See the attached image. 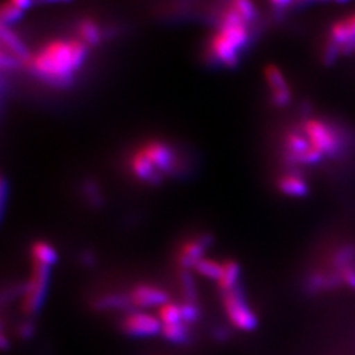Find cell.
Segmentation results:
<instances>
[{
    "label": "cell",
    "mask_w": 355,
    "mask_h": 355,
    "mask_svg": "<svg viewBox=\"0 0 355 355\" xmlns=\"http://www.w3.org/2000/svg\"><path fill=\"white\" fill-rule=\"evenodd\" d=\"M51 267L32 262V272L29 279L23 284L21 311L31 318L37 315L45 303L51 284Z\"/></svg>",
    "instance_id": "cell-3"
},
{
    "label": "cell",
    "mask_w": 355,
    "mask_h": 355,
    "mask_svg": "<svg viewBox=\"0 0 355 355\" xmlns=\"http://www.w3.org/2000/svg\"><path fill=\"white\" fill-rule=\"evenodd\" d=\"M157 316L162 322V325H168V324H175V322L183 321L180 304L174 303V302H168L165 305H162L161 308H158Z\"/></svg>",
    "instance_id": "cell-23"
},
{
    "label": "cell",
    "mask_w": 355,
    "mask_h": 355,
    "mask_svg": "<svg viewBox=\"0 0 355 355\" xmlns=\"http://www.w3.org/2000/svg\"><path fill=\"white\" fill-rule=\"evenodd\" d=\"M223 309L232 327L242 331H253L258 327V316L248 303L241 284L230 291L220 292Z\"/></svg>",
    "instance_id": "cell-4"
},
{
    "label": "cell",
    "mask_w": 355,
    "mask_h": 355,
    "mask_svg": "<svg viewBox=\"0 0 355 355\" xmlns=\"http://www.w3.org/2000/svg\"><path fill=\"white\" fill-rule=\"evenodd\" d=\"M128 168L135 179L146 184L157 186L165 179L157 171V168L153 166L152 162L148 159V157L142 153L140 148L135 149L129 154Z\"/></svg>",
    "instance_id": "cell-13"
},
{
    "label": "cell",
    "mask_w": 355,
    "mask_h": 355,
    "mask_svg": "<svg viewBox=\"0 0 355 355\" xmlns=\"http://www.w3.org/2000/svg\"><path fill=\"white\" fill-rule=\"evenodd\" d=\"M32 262H37L44 266L53 267L58 261V253L51 242L38 240L31 246Z\"/></svg>",
    "instance_id": "cell-18"
},
{
    "label": "cell",
    "mask_w": 355,
    "mask_h": 355,
    "mask_svg": "<svg viewBox=\"0 0 355 355\" xmlns=\"http://www.w3.org/2000/svg\"><path fill=\"white\" fill-rule=\"evenodd\" d=\"M240 275H241V266L234 259H227L223 262V274L220 279L216 282L217 288L220 292L230 291L232 288L240 284Z\"/></svg>",
    "instance_id": "cell-17"
},
{
    "label": "cell",
    "mask_w": 355,
    "mask_h": 355,
    "mask_svg": "<svg viewBox=\"0 0 355 355\" xmlns=\"http://www.w3.org/2000/svg\"><path fill=\"white\" fill-rule=\"evenodd\" d=\"M296 1L304 3V1H313V0H296ZM318 1H324V0H318ZM330 1H337V3H345V1H347V0H330Z\"/></svg>",
    "instance_id": "cell-33"
},
{
    "label": "cell",
    "mask_w": 355,
    "mask_h": 355,
    "mask_svg": "<svg viewBox=\"0 0 355 355\" xmlns=\"http://www.w3.org/2000/svg\"><path fill=\"white\" fill-rule=\"evenodd\" d=\"M76 37L79 38L89 49L99 46L104 40L102 26L92 17H85L76 26Z\"/></svg>",
    "instance_id": "cell-15"
},
{
    "label": "cell",
    "mask_w": 355,
    "mask_h": 355,
    "mask_svg": "<svg viewBox=\"0 0 355 355\" xmlns=\"http://www.w3.org/2000/svg\"><path fill=\"white\" fill-rule=\"evenodd\" d=\"M212 334H214V338L217 341H227L228 338H230V330L224 327H216Z\"/></svg>",
    "instance_id": "cell-29"
},
{
    "label": "cell",
    "mask_w": 355,
    "mask_h": 355,
    "mask_svg": "<svg viewBox=\"0 0 355 355\" xmlns=\"http://www.w3.org/2000/svg\"><path fill=\"white\" fill-rule=\"evenodd\" d=\"M193 271L205 279L217 282L223 274V263L216 259H212V258L204 257L195 265Z\"/></svg>",
    "instance_id": "cell-20"
},
{
    "label": "cell",
    "mask_w": 355,
    "mask_h": 355,
    "mask_svg": "<svg viewBox=\"0 0 355 355\" xmlns=\"http://www.w3.org/2000/svg\"><path fill=\"white\" fill-rule=\"evenodd\" d=\"M211 234H202L183 242L177 254V263L180 270H193L195 265L204 258L207 249L212 245Z\"/></svg>",
    "instance_id": "cell-11"
},
{
    "label": "cell",
    "mask_w": 355,
    "mask_h": 355,
    "mask_svg": "<svg viewBox=\"0 0 355 355\" xmlns=\"http://www.w3.org/2000/svg\"><path fill=\"white\" fill-rule=\"evenodd\" d=\"M252 40V24L243 20L225 3L217 13L215 31L211 35L207 53L215 64L234 67L240 62L242 51Z\"/></svg>",
    "instance_id": "cell-2"
},
{
    "label": "cell",
    "mask_w": 355,
    "mask_h": 355,
    "mask_svg": "<svg viewBox=\"0 0 355 355\" xmlns=\"http://www.w3.org/2000/svg\"><path fill=\"white\" fill-rule=\"evenodd\" d=\"M265 80L272 103L277 107H287L291 103V87L284 73L277 64H268L265 67Z\"/></svg>",
    "instance_id": "cell-12"
},
{
    "label": "cell",
    "mask_w": 355,
    "mask_h": 355,
    "mask_svg": "<svg viewBox=\"0 0 355 355\" xmlns=\"http://www.w3.org/2000/svg\"><path fill=\"white\" fill-rule=\"evenodd\" d=\"M133 308L140 311L150 308H161L170 302L168 292L152 283H139L128 292Z\"/></svg>",
    "instance_id": "cell-10"
},
{
    "label": "cell",
    "mask_w": 355,
    "mask_h": 355,
    "mask_svg": "<svg viewBox=\"0 0 355 355\" xmlns=\"http://www.w3.org/2000/svg\"><path fill=\"white\" fill-rule=\"evenodd\" d=\"M179 283H180V291H182V296H183V302L198 303L199 292H198V287H196V282L193 279L190 270H180Z\"/></svg>",
    "instance_id": "cell-21"
},
{
    "label": "cell",
    "mask_w": 355,
    "mask_h": 355,
    "mask_svg": "<svg viewBox=\"0 0 355 355\" xmlns=\"http://www.w3.org/2000/svg\"><path fill=\"white\" fill-rule=\"evenodd\" d=\"M182 308V318L183 322L187 325H193L196 324L200 318H202V309L198 303H191V302H182L180 303Z\"/></svg>",
    "instance_id": "cell-25"
},
{
    "label": "cell",
    "mask_w": 355,
    "mask_h": 355,
    "mask_svg": "<svg viewBox=\"0 0 355 355\" xmlns=\"http://www.w3.org/2000/svg\"><path fill=\"white\" fill-rule=\"evenodd\" d=\"M268 1H270V4H272L275 8L283 10V8L288 7L292 3H295L296 0H268Z\"/></svg>",
    "instance_id": "cell-31"
},
{
    "label": "cell",
    "mask_w": 355,
    "mask_h": 355,
    "mask_svg": "<svg viewBox=\"0 0 355 355\" xmlns=\"http://www.w3.org/2000/svg\"><path fill=\"white\" fill-rule=\"evenodd\" d=\"M284 155L291 165H316L324 155L315 150L300 129L287 130L284 135Z\"/></svg>",
    "instance_id": "cell-7"
},
{
    "label": "cell",
    "mask_w": 355,
    "mask_h": 355,
    "mask_svg": "<svg viewBox=\"0 0 355 355\" xmlns=\"http://www.w3.org/2000/svg\"><path fill=\"white\" fill-rule=\"evenodd\" d=\"M355 53V13L336 21L329 32V44L325 51V58L333 62L340 54Z\"/></svg>",
    "instance_id": "cell-6"
},
{
    "label": "cell",
    "mask_w": 355,
    "mask_h": 355,
    "mask_svg": "<svg viewBox=\"0 0 355 355\" xmlns=\"http://www.w3.org/2000/svg\"><path fill=\"white\" fill-rule=\"evenodd\" d=\"M40 3H46V4H66V3H70L73 0H36Z\"/></svg>",
    "instance_id": "cell-32"
},
{
    "label": "cell",
    "mask_w": 355,
    "mask_h": 355,
    "mask_svg": "<svg viewBox=\"0 0 355 355\" xmlns=\"http://www.w3.org/2000/svg\"><path fill=\"white\" fill-rule=\"evenodd\" d=\"M83 192H85V196L94 208H99L103 205V195L101 192V189L98 187V184L92 180H89L85 183V187H83Z\"/></svg>",
    "instance_id": "cell-26"
},
{
    "label": "cell",
    "mask_w": 355,
    "mask_h": 355,
    "mask_svg": "<svg viewBox=\"0 0 355 355\" xmlns=\"http://www.w3.org/2000/svg\"><path fill=\"white\" fill-rule=\"evenodd\" d=\"M24 11H21L20 8L15 7L10 1H4L1 4V10H0V21L1 26H12L15 23H19L23 19Z\"/></svg>",
    "instance_id": "cell-24"
},
{
    "label": "cell",
    "mask_w": 355,
    "mask_h": 355,
    "mask_svg": "<svg viewBox=\"0 0 355 355\" xmlns=\"http://www.w3.org/2000/svg\"><path fill=\"white\" fill-rule=\"evenodd\" d=\"M89 53V48L74 35L51 38L32 51L26 67L44 83L66 87L87 62Z\"/></svg>",
    "instance_id": "cell-1"
},
{
    "label": "cell",
    "mask_w": 355,
    "mask_h": 355,
    "mask_svg": "<svg viewBox=\"0 0 355 355\" xmlns=\"http://www.w3.org/2000/svg\"><path fill=\"white\" fill-rule=\"evenodd\" d=\"M139 148L162 177L171 175L179 170V154L171 144L164 140H148Z\"/></svg>",
    "instance_id": "cell-8"
},
{
    "label": "cell",
    "mask_w": 355,
    "mask_h": 355,
    "mask_svg": "<svg viewBox=\"0 0 355 355\" xmlns=\"http://www.w3.org/2000/svg\"><path fill=\"white\" fill-rule=\"evenodd\" d=\"M7 1H10L15 7L20 8L21 11H26V10H29L33 6V3L36 0H7Z\"/></svg>",
    "instance_id": "cell-30"
},
{
    "label": "cell",
    "mask_w": 355,
    "mask_h": 355,
    "mask_svg": "<svg viewBox=\"0 0 355 355\" xmlns=\"http://www.w3.org/2000/svg\"><path fill=\"white\" fill-rule=\"evenodd\" d=\"M229 7L239 13L243 20L253 26L258 17V8L254 0H227Z\"/></svg>",
    "instance_id": "cell-22"
},
{
    "label": "cell",
    "mask_w": 355,
    "mask_h": 355,
    "mask_svg": "<svg viewBox=\"0 0 355 355\" xmlns=\"http://www.w3.org/2000/svg\"><path fill=\"white\" fill-rule=\"evenodd\" d=\"M91 306L99 312H112V311H132L133 305L130 303L129 295L123 292H107L92 299Z\"/></svg>",
    "instance_id": "cell-14"
},
{
    "label": "cell",
    "mask_w": 355,
    "mask_h": 355,
    "mask_svg": "<svg viewBox=\"0 0 355 355\" xmlns=\"http://www.w3.org/2000/svg\"><path fill=\"white\" fill-rule=\"evenodd\" d=\"M80 262L82 265L86 267H94L96 265V255L92 253L91 250H85L80 254Z\"/></svg>",
    "instance_id": "cell-28"
},
{
    "label": "cell",
    "mask_w": 355,
    "mask_h": 355,
    "mask_svg": "<svg viewBox=\"0 0 355 355\" xmlns=\"http://www.w3.org/2000/svg\"><path fill=\"white\" fill-rule=\"evenodd\" d=\"M161 334L168 343H174V345H184V343H190V325H187L183 321L175 322V324L162 325Z\"/></svg>",
    "instance_id": "cell-19"
},
{
    "label": "cell",
    "mask_w": 355,
    "mask_h": 355,
    "mask_svg": "<svg viewBox=\"0 0 355 355\" xmlns=\"http://www.w3.org/2000/svg\"><path fill=\"white\" fill-rule=\"evenodd\" d=\"M35 324L32 322V321H29V320H26V321H23L20 325H19V328H17V334H19V337L20 338H23V340H28V338H31L33 334H35Z\"/></svg>",
    "instance_id": "cell-27"
},
{
    "label": "cell",
    "mask_w": 355,
    "mask_h": 355,
    "mask_svg": "<svg viewBox=\"0 0 355 355\" xmlns=\"http://www.w3.org/2000/svg\"><path fill=\"white\" fill-rule=\"evenodd\" d=\"M300 130L304 133L311 146L325 157H334L343 149V140L338 132L324 120L306 119Z\"/></svg>",
    "instance_id": "cell-5"
},
{
    "label": "cell",
    "mask_w": 355,
    "mask_h": 355,
    "mask_svg": "<svg viewBox=\"0 0 355 355\" xmlns=\"http://www.w3.org/2000/svg\"><path fill=\"white\" fill-rule=\"evenodd\" d=\"M120 329L135 338H148L161 333L162 322L155 315L132 309L121 318Z\"/></svg>",
    "instance_id": "cell-9"
},
{
    "label": "cell",
    "mask_w": 355,
    "mask_h": 355,
    "mask_svg": "<svg viewBox=\"0 0 355 355\" xmlns=\"http://www.w3.org/2000/svg\"><path fill=\"white\" fill-rule=\"evenodd\" d=\"M278 190L290 198H303L309 192V186L300 174L290 171L280 175L277 182Z\"/></svg>",
    "instance_id": "cell-16"
}]
</instances>
